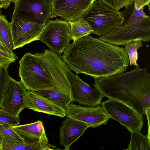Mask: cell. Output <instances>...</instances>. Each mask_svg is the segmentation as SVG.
Returning <instances> with one entry per match:
<instances>
[{"mask_svg":"<svg viewBox=\"0 0 150 150\" xmlns=\"http://www.w3.org/2000/svg\"><path fill=\"white\" fill-rule=\"evenodd\" d=\"M63 52L62 58L70 70L94 79L125 72L129 64L123 47L89 35L74 41Z\"/></svg>","mask_w":150,"mask_h":150,"instance_id":"obj_1","label":"cell"},{"mask_svg":"<svg viewBox=\"0 0 150 150\" xmlns=\"http://www.w3.org/2000/svg\"><path fill=\"white\" fill-rule=\"evenodd\" d=\"M103 97L122 102L143 117L150 107V74L139 66L132 71L94 79Z\"/></svg>","mask_w":150,"mask_h":150,"instance_id":"obj_2","label":"cell"},{"mask_svg":"<svg viewBox=\"0 0 150 150\" xmlns=\"http://www.w3.org/2000/svg\"><path fill=\"white\" fill-rule=\"evenodd\" d=\"M134 6V1L122 12L124 21L122 25L100 39L113 45H124L133 41L150 40V17Z\"/></svg>","mask_w":150,"mask_h":150,"instance_id":"obj_3","label":"cell"},{"mask_svg":"<svg viewBox=\"0 0 150 150\" xmlns=\"http://www.w3.org/2000/svg\"><path fill=\"white\" fill-rule=\"evenodd\" d=\"M82 17L93 29L92 34L100 38L121 26L124 21L122 12L116 10L101 0H95Z\"/></svg>","mask_w":150,"mask_h":150,"instance_id":"obj_4","label":"cell"},{"mask_svg":"<svg viewBox=\"0 0 150 150\" xmlns=\"http://www.w3.org/2000/svg\"><path fill=\"white\" fill-rule=\"evenodd\" d=\"M19 62V75L27 90L36 91L55 86L52 79L34 54L25 53Z\"/></svg>","mask_w":150,"mask_h":150,"instance_id":"obj_5","label":"cell"},{"mask_svg":"<svg viewBox=\"0 0 150 150\" xmlns=\"http://www.w3.org/2000/svg\"><path fill=\"white\" fill-rule=\"evenodd\" d=\"M45 70L52 79L55 86L70 96L71 88L67 76L71 72L68 66L62 59L61 54L49 49L42 52L34 54Z\"/></svg>","mask_w":150,"mask_h":150,"instance_id":"obj_6","label":"cell"},{"mask_svg":"<svg viewBox=\"0 0 150 150\" xmlns=\"http://www.w3.org/2000/svg\"><path fill=\"white\" fill-rule=\"evenodd\" d=\"M15 4L11 22L25 21L45 26L51 18V2L47 0H18Z\"/></svg>","mask_w":150,"mask_h":150,"instance_id":"obj_7","label":"cell"},{"mask_svg":"<svg viewBox=\"0 0 150 150\" xmlns=\"http://www.w3.org/2000/svg\"><path fill=\"white\" fill-rule=\"evenodd\" d=\"M71 40L68 22L58 19L49 20L39 38L50 50L60 54L64 52Z\"/></svg>","mask_w":150,"mask_h":150,"instance_id":"obj_8","label":"cell"},{"mask_svg":"<svg viewBox=\"0 0 150 150\" xmlns=\"http://www.w3.org/2000/svg\"><path fill=\"white\" fill-rule=\"evenodd\" d=\"M100 104L110 118L128 130L141 132L144 124L143 117L132 108L122 102L109 98Z\"/></svg>","mask_w":150,"mask_h":150,"instance_id":"obj_9","label":"cell"},{"mask_svg":"<svg viewBox=\"0 0 150 150\" xmlns=\"http://www.w3.org/2000/svg\"><path fill=\"white\" fill-rule=\"evenodd\" d=\"M65 113L66 117L86 123L93 128L106 125L110 118L101 104L91 107L72 103L66 109Z\"/></svg>","mask_w":150,"mask_h":150,"instance_id":"obj_10","label":"cell"},{"mask_svg":"<svg viewBox=\"0 0 150 150\" xmlns=\"http://www.w3.org/2000/svg\"><path fill=\"white\" fill-rule=\"evenodd\" d=\"M67 76L71 88L72 101L91 107L100 104L103 96L98 89L82 80L77 74L68 73Z\"/></svg>","mask_w":150,"mask_h":150,"instance_id":"obj_11","label":"cell"},{"mask_svg":"<svg viewBox=\"0 0 150 150\" xmlns=\"http://www.w3.org/2000/svg\"><path fill=\"white\" fill-rule=\"evenodd\" d=\"M95 0H52L51 18L59 17L69 21L81 17Z\"/></svg>","mask_w":150,"mask_h":150,"instance_id":"obj_12","label":"cell"},{"mask_svg":"<svg viewBox=\"0 0 150 150\" xmlns=\"http://www.w3.org/2000/svg\"><path fill=\"white\" fill-rule=\"evenodd\" d=\"M26 91L21 81H17L9 76L6 85L0 109L19 117L21 111L26 108L24 96Z\"/></svg>","mask_w":150,"mask_h":150,"instance_id":"obj_13","label":"cell"},{"mask_svg":"<svg viewBox=\"0 0 150 150\" xmlns=\"http://www.w3.org/2000/svg\"><path fill=\"white\" fill-rule=\"evenodd\" d=\"M11 23L13 50L33 41L39 40L45 26L38 23L25 21Z\"/></svg>","mask_w":150,"mask_h":150,"instance_id":"obj_14","label":"cell"},{"mask_svg":"<svg viewBox=\"0 0 150 150\" xmlns=\"http://www.w3.org/2000/svg\"><path fill=\"white\" fill-rule=\"evenodd\" d=\"M26 108L50 115L64 117L65 110L35 91H26L24 96Z\"/></svg>","mask_w":150,"mask_h":150,"instance_id":"obj_15","label":"cell"},{"mask_svg":"<svg viewBox=\"0 0 150 150\" xmlns=\"http://www.w3.org/2000/svg\"><path fill=\"white\" fill-rule=\"evenodd\" d=\"M63 121L59 130L60 144L65 150H69L71 145L83 134L91 126L88 124L69 117Z\"/></svg>","mask_w":150,"mask_h":150,"instance_id":"obj_16","label":"cell"},{"mask_svg":"<svg viewBox=\"0 0 150 150\" xmlns=\"http://www.w3.org/2000/svg\"><path fill=\"white\" fill-rule=\"evenodd\" d=\"M10 126L24 140V142H48L43 125L41 121L38 120L32 123Z\"/></svg>","mask_w":150,"mask_h":150,"instance_id":"obj_17","label":"cell"},{"mask_svg":"<svg viewBox=\"0 0 150 150\" xmlns=\"http://www.w3.org/2000/svg\"><path fill=\"white\" fill-rule=\"evenodd\" d=\"M36 91L65 110L72 102L70 96L55 86Z\"/></svg>","mask_w":150,"mask_h":150,"instance_id":"obj_18","label":"cell"},{"mask_svg":"<svg viewBox=\"0 0 150 150\" xmlns=\"http://www.w3.org/2000/svg\"><path fill=\"white\" fill-rule=\"evenodd\" d=\"M0 42L13 56L17 57L13 52V44L11 23L0 13Z\"/></svg>","mask_w":150,"mask_h":150,"instance_id":"obj_19","label":"cell"},{"mask_svg":"<svg viewBox=\"0 0 150 150\" xmlns=\"http://www.w3.org/2000/svg\"><path fill=\"white\" fill-rule=\"evenodd\" d=\"M70 35L73 41L92 34L93 30L87 21L82 17L72 21H69Z\"/></svg>","mask_w":150,"mask_h":150,"instance_id":"obj_20","label":"cell"},{"mask_svg":"<svg viewBox=\"0 0 150 150\" xmlns=\"http://www.w3.org/2000/svg\"><path fill=\"white\" fill-rule=\"evenodd\" d=\"M10 126L7 125H0V143L3 148L24 142V140Z\"/></svg>","mask_w":150,"mask_h":150,"instance_id":"obj_21","label":"cell"},{"mask_svg":"<svg viewBox=\"0 0 150 150\" xmlns=\"http://www.w3.org/2000/svg\"><path fill=\"white\" fill-rule=\"evenodd\" d=\"M131 133V139L128 145L129 150H150V134H142L140 131L128 130Z\"/></svg>","mask_w":150,"mask_h":150,"instance_id":"obj_22","label":"cell"},{"mask_svg":"<svg viewBox=\"0 0 150 150\" xmlns=\"http://www.w3.org/2000/svg\"><path fill=\"white\" fill-rule=\"evenodd\" d=\"M56 146L47 142L33 143L23 142L5 147L3 150H52Z\"/></svg>","mask_w":150,"mask_h":150,"instance_id":"obj_23","label":"cell"},{"mask_svg":"<svg viewBox=\"0 0 150 150\" xmlns=\"http://www.w3.org/2000/svg\"><path fill=\"white\" fill-rule=\"evenodd\" d=\"M142 46V42L140 40L133 41L125 45V49L128 54L130 66H139L137 63L138 59L137 50Z\"/></svg>","mask_w":150,"mask_h":150,"instance_id":"obj_24","label":"cell"},{"mask_svg":"<svg viewBox=\"0 0 150 150\" xmlns=\"http://www.w3.org/2000/svg\"><path fill=\"white\" fill-rule=\"evenodd\" d=\"M10 64H4L0 68V108L3 101L6 85L9 76L7 69Z\"/></svg>","mask_w":150,"mask_h":150,"instance_id":"obj_25","label":"cell"},{"mask_svg":"<svg viewBox=\"0 0 150 150\" xmlns=\"http://www.w3.org/2000/svg\"><path fill=\"white\" fill-rule=\"evenodd\" d=\"M20 122L19 117L12 115L0 108V125L16 126L19 125Z\"/></svg>","mask_w":150,"mask_h":150,"instance_id":"obj_26","label":"cell"},{"mask_svg":"<svg viewBox=\"0 0 150 150\" xmlns=\"http://www.w3.org/2000/svg\"><path fill=\"white\" fill-rule=\"evenodd\" d=\"M105 3L117 11H119L123 7H126L134 0H101Z\"/></svg>","mask_w":150,"mask_h":150,"instance_id":"obj_27","label":"cell"},{"mask_svg":"<svg viewBox=\"0 0 150 150\" xmlns=\"http://www.w3.org/2000/svg\"><path fill=\"white\" fill-rule=\"evenodd\" d=\"M150 0H134L135 7L137 9H139L146 5L149 6L150 9L149 3Z\"/></svg>","mask_w":150,"mask_h":150,"instance_id":"obj_28","label":"cell"},{"mask_svg":"<svg viewBox=\"0 0 150 150\" xmlns=\"http://www.w3.org/2000/svg\"><path fill=\"white\" fill-rule=\"evenodd\" d=\"M11 2L6 0H0V10L1 8L6 9L10 5Z\"/></svg>","mask_w":150,"mask_h":150,"instance_id":"obj_29","label":"cell"},{"mask_svg":"<svg viewBox=\"0 0 150 150\" xmlns=\"http://www.w3.org/2000/svg\"><path fill=\"white\" fill-rule=\"evenodd\" d=\"M0 50L6 52L7 53L11 55L12 56H13V57H14V58H15L16 59H18V57H16L14 56H13V55H12L10 52H9V51L6 49V48L0 42Z\"/></svg>","mask_w":150,"mask_h":150,"instance_id":"obj_30","label":"cell"},{"mask_svg":"<svg viewBox=\"0 0 150 150\" xmlns=\"http://www.w3.org/2000/svg\"><path fill=\"white\" fill-rule=\"evenodd\" d=\"M6 1H9L10 2H12L15 3L18 0H6Z\"/></svg>","mask_w":150,"mask_h":150,"instance_id":"obj_31","label":"cell"},{"mask_svg":"<svg viewBox=\"0 0 150 150\" xmlns=\"http://www.w3.org/2000/svg\"><path fill=\"white\" fill-rule=\"evenodd\" d=\"M3 147L2 144L0 143V150H3Z\"/></svg>","mask_w":150,"mask_h":150,"instance_id":"obj_32","label":"cell"},{"mask_svg":"<svg viewBox=\"0 0 150 150\" xmlns=\"http://www.w3.org/2000/svg\"><path fill=\"white\" fill-rule=\"evenodd\" d=\"M4 64L0 63V68H1V66H2L3 65V64Z\"/></svg>","mask_w":150,"mask_h":150,"instance_id":"obj_33","label":"cell"},{"mask_svg":"<svg viewBox=\"0 0 150 150\" xmlns=\"http://www.w3.org/2000/svg\"><path fill=\"white\" fill-rule=\"evenodd\" d=\"M48 1H50V2H51V1L52 0H47Z\"/></svg>","mask_w":150,"mask_h":150,"instance_id":"obj_34","label":"cell"}]
</instances>
